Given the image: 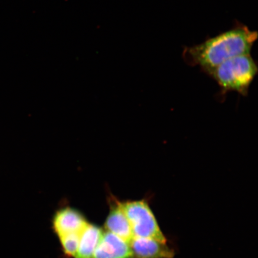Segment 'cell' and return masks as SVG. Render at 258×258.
Returning a JSON list of instances; mask_svg holds the SVG:
<instances>
[{"mask_svg":"<svg viewBox=\"0 0 258 258\" xmlns=\"http://www.w3.org/2000/svg\"><path fill=\"white\" fill-rule=\"evenodd\" d=\"M130 244L133 258H172L174 252L163 243L153 238L134 237Z\"/></svg>","mask_w":258,"mask_h":258,"instance_id":"5","label":"cell"},{"mask_svg":"<svg viewBox=\"0 0 258 258\" xmlns=\"http://www.w3.org/2000/svg\"><path fill=\"white\" fill-rule=\"evenodd\" d=\"M116 206L106 219V228L108 231L130 243L134 237L130 223L122 209L121 203L117 202Z\"/></svg>","mask_w":258,"mask_h":258,"instance_id":"7","label":"cell"},{"mask_svg":"<svg viewBox=\"0 0 258 258\" xmlns=\"http://www.w3.org/2000/svg\"><path fill=\"white\" fill-rule=\"evenodd\" d=\"M80 235V234L72 233L59 236L63 250L67 254L75 256L79 246Z\"/></svg>","mask_w":258,"mask_h":258,"instance_id":"9","label":"cell"},{"mask_svg":"<svg viewBox=\"0 0 258 258\" xmlns=\"http://www.w3.org/2000/svg\"><path fill=\"white\" fill-rule=\"evenodd\" d=\"M102 234L99 227L88 224L81 234L79 246L75 257L92 258Z\"/></svg>","mask_w":258,"mask_h":258,"instance_id":"8","label":"cell"},{"mask_svg":"<svg viewBox=\"0 0 258 258\" xmlns=\"http://www.w3.org/2000/svg\"><path fill=\"white\" fill-rule=\"evenodd\" d=\"M258 72L257 66L250 54L231 58L219 64L208 74L224 92H236L246 95Z\"/></svg>","mask_w":258,"mask_h":258,"instance_id":"2","label":"cell"},{"mask_svg":"<svg viewBox=\"0 0 258 258\" xmlns=\"http://www.w3.org/2000/svg\"><path fill=\"white\" fill-rule=\"evenodd\" d=\"M53 225L58 236H60L72 233L81 234L88 224L79 212L66 208L57 213L54 218Z\"/></svg>","mask_w":258,"mask_h":258,"instance_id":"6","label":"cell"},{"mask_svg":"<svg viewBox=\"0 0 258 258\" xmlns=\"http://www.w3.org/2000/svg\"><path fill=\"white\" fill-rule=\"evenodd\" d=\"M257 32L237 24L231 30L210 38L203 43L183 49L182 57L190 66H198L208 73L228 59L250 54Z\"/></svg>","mask_w":258,"mask_h":258,"instance_id":"1","label":"cell"},{"mask_svg":"<svg viewBox=\"0 0 258 258\" xmlns=\"http://www.w3.org/2000/svg\"><path fill=\"white\" fill-rule=\"evenodd\" d=\"M121 205L134 237L153 238L166 243V238L147 202L143 200L121 203Z\"/></svg>","mask_w":258,"mask_h":258,"instance_id":"3","label":"cell"},{"mask_svg":"<svg viewBox=\"0 0 258 258\" xmlns=\"http://www.w3.org/2000/svg\"><path fill=\"white\" fill-rule=\"evenodd\" d=\"M92 258H133L130 244L111 232L103 233Z\"/></svg>","mask_w":258,"mask_h":258,"instance_id":"4","label":"cell"}]
</instances>
